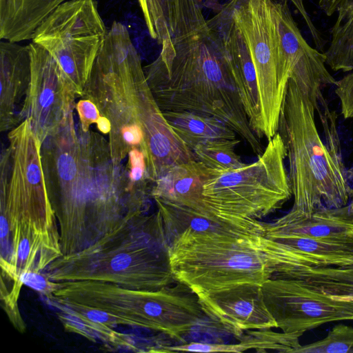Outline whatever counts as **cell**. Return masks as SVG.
I'll list each match as a JSON object with an SVG mask.
<instances>
[{"label":"cell","instance_id":"30","mask_svg":"<svg viewBox=\"0 0 353 353\" xmlns=\"http://www.w3.org/2000/svg\"><path fill=\"white\" fill-rule=\"evenodd\" d=\"M239 143L238 139L208 141L198 144L192 152L195 161L209 168L219 170L236 169L245 164L235 152V147Z\"/></svg>","mask_w":353,"mask_h":353},{"label":"cell","instance_id":"20","mask_svg":"<svg viewBox=\"0 0 353 353\" xmlns=\"http://www.w3.org/2000/svg\"><path fill=\"white\" fill-rule=\"evenodd\" d=\"M265 225L273 230L315 239L353 244V217L347 205L338 208L323 207L310 214L291 209Z\"/></svg>","mask_w":353,"mask_h":353},{"label":"cell","instance_id":"25","mask_svg":"<svg viewBox=\"0 0 353 353\" xmlns=\"http://www.w3.org/2000/svg\"><path fill=\"white\" fill-rule=\"evenodd\" d=\"M68 0H0V38L19 43L32 39L37 28Z\"/></svg>","mask_w":353,"mask_h":353},{"label":"cell","instance_id":"11","mask_svg":"<svg viewBox=\"0 0 353 353\" xmlns=\"http://www.w3.org/2000/svg\"><path fill=\"white\" fill-rule=\"evenodd\" d=\"M108 31L95 0H68L41 23L32 39L55 59L75 95H82Z\"/></svg>","mask_w":353,"mask_h":353},{"label":"cell","instance_id":"29","mask_svg":"<svg viewBox=\"0 0 353 353\" xmlns=\"http://www.w3.org/2000/svg\"><path fill=\"white\" fill-rule=\"evenodd\" d=\"M278 278L299 280L324 292L353 299V265L303 268Z\"/></svg>","mask_w":353,"mask_h":353},{"label":"cell","instance_id":"33","mask_svg":"<svg viewBox=\"0 0 353 353\" xmlns=\"http://www.w3.org/2000/svg\"><path fill=\"white\" fill-rule=\"evenodd\" d=\"M335 93L340 103L341 114L345 119L353 117V72L336 81Z\"/></svg>","mask_w":353,"mask_h":353},{"label":"cell","instance_id":"15","mask_svg":"<svg viewBox=\"0 0 353 353\" xmlns=\"http://www.w3.org/2000/svg\"><path fill=\"white\" fill-rule=\"evenodd\" d=\"M276 13L281 43L290 79L312 102L315 110L324 99L323 90L336 80L327 70L326 56L312 48L294 20L288 3L277 1Z\"/></svg>","mask_w":353,"mask_h":353},{"label":"cell","instance_id":"17","mask_svg":"<svg viewBox=\"0 0 353 353\" xmlns=\"http://www.w3.org/2000/svg\"><path fill=\"white\" fill-rule=\"evenodd\" d=\"M208 27L218 37L228 60L250 125L261 138V111L255 69L244 39L225 3L212 18Z\"/></svg>","mask_w":353,"mask_h":353},{"label":"cell","instance_id":"21","mask_svg":"<svg viewBox=\"0 0 353 353\" xmlns=\"http://www.w3.org/2000/svg\"><path fill=\"white\" fill-rule=\"evenodd\" d=\"M1 128L8 130L20 120L17 109L29 88L31 75L29 46L1 41Z\"/></svg>","mask_w":353,"mask_h":353},{"label":"cell","instance_id":"8","mask_svg":"<svg viewBox=\"0 0 353 353\" xmlns=\"http://www.w3.org/2000/svg\"><path fill=\"white\" fill-rule=\"evenodd\" d=\"M287 151L277 132L253 163L228 170L203 163L202 200L219 214L260 220L292 196L285 165Z\"/></svg>","mask_w":353,"mask_h":353},{"label":"cell","instance_id":"35","mask_svg":"<svg viewBox=\"0 0 353 353\" xmlns=\"http://www.w3.org/2000/svg\"><path fill=\"white\" fill-rule=\"evenodd\" d=\"M130 172L129 179L134 184H142L147 182H139L146 177V162L143 153L137 148H132L129 152ZM149 181V180H148Z\"/></svg>","mask_w":353,"mask_h":353},{"label":"cell","instance_id":"23","mask_svg":"<svg viewBox=\"0 0 353 353\" xmlns=\"http://www.w3.org/2000/svg\"><path fill=\"white\" fill-rule=\"evenodd\" d=\"M203 164L195 160L176 165L157 179L151 196L163 201L210 214L202 200Z\"/></svg>","mask_w":353,"mask_h":353},{"label":"cell","instance_id":"40","mask_svg":"<svg viewBox=\"0 0 353 353\" xmlns=\"http://www.w3.org/2000/svg\"><path fill=\"white\" fill-rule=\"evenodd\" d=\"M352 170H353V168H352ZM347 206H348L349 212L353 217V188L352 189L350 200L349 203L347 204Z\"/></svg>","mask_w":353,"mask_h":353},{"label":"cell","instance_id":"10","mask_svg":"<svg viewBox=\"0 0 353 353\" xmlns=\"http://www.w3.org/2000/svg\"><path fill=\"white\" fill-rule=\"evenodd\" d=\"M227 4L253 63L259 94L261 138L277 132L290 73L276 13L277 0H229Z\"/></svg>","mask_w":353,"mask_h":353},{"label":"cell","instance_id":"4","mask_svg":"<svg viewBox=\"0 0 353 353\" xmlns=\"http://www.w3.org/2000/svg\"><path fill=\"white\" fill-rule=\"evenodd\" d=\"M314 110L309 98L289 79L277 132L289 161L292 209L305 214L324 206L347 205L352 189L342 160L336 115L323 99L317 110L326 140L323 142L315 123Z\"/></svg>","mask_w":353,"mask_h":353},{"label":"cell","instance_id":"31","mask_svg":"<svg viewBox=\"0 0 353 353\" xmlns=\"http://www.w3.org/2000/svg\"><path fill=\"white\" fill-rule=\"evenodd\" d=\"M296 353H353V327L336 325L325 338L301 345Z\"/></svg>","mask_w":353,"mask_h":353},{"label":"cell","instance_id":"9","mask_svg":"<svg viewBox=\"0 0 353 353\" xmlns=\"http://www.w3.org/2000/svg\"><path fill=\"white\" fill-rule=\"evenodd\" d=\"M1 161L0 246L9 248L21 220L44 228H58L48 194L41 157V141L25 119L8 134Z\"/></svg>","mask_w":353,"mask_h":353},{"label":"cell","instance_id":"34","mask_svg":"<svg viewBox=\"0 0 353 353\" xmlns=\"http://www.w3.org/2000/svg\"><path fill=\"white\" fill-rule=\"evenodd\" d=\"M57 317L67 332L81 335L91 342H97L94 332L76 316L63 310H59Z\"/></svg>","mask_w":353,"mask_h":353},{"label":"cell","instance_id":"2","mask_svg":"<svg viewBox=\"0 0 353 353\" xmlns=\"http://www.w3.org/2000/svg\"><path fill=\"white\" fill-rule=\"evenodd\" d=\"M85 87L97 91L90 100L95 101L111 123L110 150L125 129L141 127L145 134L141 152L151 181H156L176 165L194 160L159 106L128 30L108 32Z\"/></svg>","mask_w":353,"mask_h":353},{"label":"cell","instance_id":"5","mask_svg":"<svg viewBox=\"0 0 353 353\" xmlns=\"http://www.w3.org/2000/svg\"><path fill=\"white\" fill-rule=\"evenodd\" d=\"M54 281H92L154 290L176 281L157 210L126 221L94 245L62 255L43 271Z\"/></svg>","mask_w":353,"mask_h":353},{"label":"cell","instance_id":"16","mask_svg":"<svg viewBox=\"0 0 353 353\" xmlns=\"http://www.w3.org/2000/svg\"><path fill=\"white\" fill-rule=\"evenodd\" d=\"M198 297L205 316L235 336L245 331L277 328L262 285L243 283Z\"/></svg>","mask_w":353,"mask_h":353},{"label":"cell","instance_id":"3","mask_svg":"<svg viewBox=\"0 0 353 353\" xmlns=\"http://www.w3.org/2000/svg\"><path fill=\"white\" fill-rule=\"evenodd\" d=\"M145 76L162 111H188L226 123L259 155L261 139L253 131L221 44L208 26L168 39Z\"/></svg>","mask_w":353,"mask_h":353},{"label":"cell","instance_id":"22","mask_svg":"<svg viewBox=\"0 0 353 353\" xmlns=\"http://www.w3.org/2000/svg\"><path fill=\"white\" fill-rule=\"evenodd\" d=\"M146 3L150 20L147 28L160 45L208 26L202 0H146Z\"/></svg>","mask_w":353,"mask_h":353},{"label":"cell","instance_id":"14","mask_svg":"<svg viewBox=\"0 0 353 353\" xmlns=\"http://www.w3.org/2000/svg\"><path fill=\"white\" fill-rule=\"evenodd\" d=\"M271 274L307 267H343L353 265V244L315 239L267 228L254 242Z\"/></svg>","mask_w":353,"mask_h":353},{"label":"cell","instance_id":"28","mask_svg":"<svg viewBox=\"0 0 353 353\" xmlns=\"http://www.w3.org/2000/svg\"><path fill=\"white\" fill-rule=\"evenodd\" d=\"M167 121L192 150L198 144L222 139L234 140L236 133L215 117L188 111H163Z\"/></svg>","mask_w":353,"mask_h":353},{"label":"cell","instance_id":"36","mask_svg":"<svg viewBox=\"0 0 353 353\" xmlns=\"http://www.w3.org/2000/svg\"><path fill=\"white\" fill-rule=\"evenodd\" d=\"M77 109L82 130L87 132L91 124L97 122L100 117L99 110L96 104L88 99L80 100L77 105Z\"/></svg>","mask_w":353,"mask_h":353},{"label":"cell","instance_id":"1","mask_svg":"<svg viewBox=\"0 0 353 353\" xmlns=\"http://www.w3.org/2000/svg\"><path fill=\"white\" fill-rule=\"evenodd\" d=\"M94 134L79 137L64 126L41 143L48 194L59 228L63 255L85 250L126 221L145 214L148 188L122 179L110 145Z\"/></svg>","mask_w":353,"mask_h":353},{"label":"cell","instance_id":"39","mask_svg":"<svg viewBox=\"0 0 353 353\" xmlns=\"http://www.w3.org/2000/svg\"><path fill=\"white\" fill-rule=\"evenodd\" d=\"M138 2H139L140 8L141 9L146 26L148 27L149 26L150 20H149V15H148V12L146 0H138Z\"/></svg>","mask_w":353,"mask_h":353},{"label":"cell","instance_id":"38","mask_svg":"<svg viewBox=\"0 0 353 353\" xmlns=\"http://www.w3.org/2000/svg\"><path fill=\"white\" fill-rule=\"evenodd\" d=\"M97 128L100 132L103 134H108L110 132L111 130V123L108 119L105 117L100 116L97 122Z\"/></svg>","mask_w":353,"mask_h":353},{"label":"cell","instance_id":"18","mask_svg":"<svg viewBox=\"0 0 353 353\" xmlns=\"http://www.w3.org/2000/svg\"><path fill=\"white\" fill-rule=\"evenodd\" d=\"M63 255L58 228H44L25 220L19 221L12 233V254L8 267L1 272V287L19 299L25 272H43Z\"/></svg>","mask_w":353,"mask_h":353},{"label":"cell","instance_id":"37","mask_svg":"<svg viewBox=\"0 0 353 353\" xmlns=\"http://www.w3.org/2000/svg\"><path fill=\"white\" fill-rule=\"evenodd\" d=\"M281 2H290L292 3L296 9L298 10L299 14L301 15L303 19H304L308 30L312 36L313 42L314 43L316 47L321 50H323L325 41L322 37L321 32L317 29L316 26L312 22L310 16L307 13L304 3L303 0H279Z\"/></svg>","mask_w":353,"mask_h":353},{"label":"cell","instance_id":"12","mask_svg":"<svg viewBox=\"0 0 353 353\" xmlns=\"http://www.w3.org/2000/svg\"><path fill=\"white\" fill-rule=\"evenodd\" d=\"M265 305L287 334L302 336L323 324L353 321V299L324 292L296 279L270 278L262 285Z\"/></svg>","mask_w":353,"mask_h":353},{"label":"cell","instance_id":"24","mask_svg":"<svg viewBox=\"0 0 353 353\" xmlns=\"http://www.w3.org/2000/svg\"><path fill=\"white\" fill-rule=\"evenodd\" d=\"M300 337L298 334L275 332L272 329L253 330L239 336L240 341L236 343L190 342L169 345L167 350L169 352H243L254 350L256 352L296 353L301 345Z\"/></svg>","mask_w":353,"mask_h":353},{"label":"cell","instance_id":"7","mask_svg":"<svg viewBox=\"0 0 353 353\" xmlns=\"http://www.w3.org/2000/svg\"><path fill=\"white\" fill-rule=\"evenodd\" d=\"M54 296L88 305L125 319L128 326L161 332L180 340L196 323L198 305L184 284L137 290L92 281L59 282Z\"/></svg>","mask_w":353,"mask_h":353},{"label":"cell","instance_id":"6","mask_svg":"<svg viewBox=\"0 0 353 353\" xmlns=\"http://www.w3.org/2000/svg\"><path fill=\"white\" fill-rule=\"evenodd\" d=\"M255 240L186 228L168 242L174 279L198 296L243 283L262 285L271 274Z\"/></svg>","mask_w":353,"mask_h":353},{"label":"cell","instance_id":"19","mask_svg":"<svg viewBox=\"0 0 353 353\" xmlns=\"http://www.w3.org/2000/svg\"><path fill=\"white\" fill-rule=\"evenodd\" d=\"M168 242L186 228L196 232H217L255 240L263 231V222L219 214H205L190 208L154 199Z\"/></svg>","mask_w":353,"mask_h":353},{"label":"cell","instance_id":"27","mask_svg":"<svg viewBox=\"0 0 353 353\" xmlns=\"http://www.w3.org/2000/svg\"><path fill=\"white\" fill-rule=\"evenodd\" d=\"M45 300L59 310L65 311L78 317L94 332L97 340L110 350L125 349L139 352L132 336L114 329L118 325H128L123 318L88 305L62 300L54 295Z\"/></svg>","mask_w":353,"mask_h":353},{"label":"cell","instance_id":"13","mask_svg":"<svg viewBox=\"0 0 353 353\" xmlns=\"http://www.w3.org/2000/svg\"><path fill=\"white\" fill-rule=\"evenodd\" d=\"M31 75L21 112L41 143L72 113L75 94L55 59L40 45H29Z\"/></svg>","mask_w":353,"mask_h":353},{"label":"cell","instance_id":"32","mask_svg":"<svg viewBox=\"0 0 353 353\" xmlns=\"http://www.w3.org/2000/svg\"><path fill=\"white\" fill-rule=\"evenodd\" d=\"M19 280L44 299L52 296L59 286V282L50 280L44 272H25L20 275Z\"/></svg>","mask_w":353,"mask_h":353},{"label":"cell","instance_id":"26","mask_svg":"<svg viewBox=\"0 0 353 353\" xmlns=\"http://www.w3.org/2000/svg\"><path fill=\"white\" fill-rule=\"evenodd\" d=\"M318 6L327 17L337 14L330 43L324 52L326 64L334 71H352L353 0H319Z\"/></svg>","mask_w":353,"mask_h":353}]
</instances>
